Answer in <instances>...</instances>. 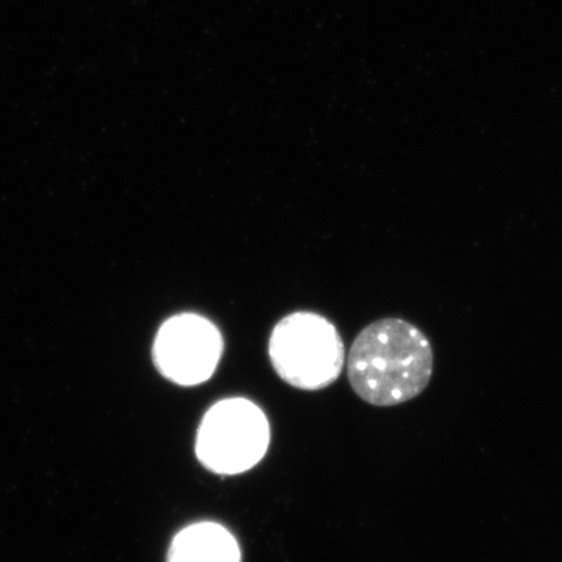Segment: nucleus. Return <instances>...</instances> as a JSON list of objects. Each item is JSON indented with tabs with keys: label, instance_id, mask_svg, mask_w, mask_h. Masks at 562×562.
<instances>
[{
	"label": "nucleus",
	"instance_id": "2",
	"mask_svg": "<svg viewBox=\"0 0 562 562\" xmlns=\"http://www.w3.org/2000/svg\"><path fill=\"white\" fill-rule=\"evenodd\" d=\"M269 360L284 383L302 391H319L341 375L346 347L330 321L317 313L297 312L273 327Z\"/></svg>",
	"mask_w": 562,
	"mask_h": 562
},
{
	"label": "nucleus",
	"instance_id": "4",
	"mask_svg": "<svg viewBox=\"0 0 562 562\" xmlns=\"http://www.w3.org/2000/svg\"><path fill=\"white\" fill-rule=\"evenodd\" d=\"M222 355L224 336L201 314H176L155 336V366L165 379L179 386H199L209 382Z\"/></svg>",
	"mask_w": 562,
	"mask_h": 562
},
{
	"label": "nucleus",
	"instance_id": "5",
	"mask_svg": "<svg viewBox=\"0 0 562 562\" xmlns=\"http://www.w3.org/2000/svg\"><path fill=\"white\" fill-rule=\"evenodd\" d=\"M168 562H241V550L227 528L194 524L173 538Z\"/></svg>",
	"mask_w": 562,
	"mask_h": 562
},
{
	"label": "nucleus",
	"instance_id": "3",
	"mask_svg": "<svg viewBox=\"0 0 562 562\" xmlns=\"http://www.w3.org/2000/svg\"><path fill=\"white\" fill-rule=\"evenodd\" d=\"M271 427L265 412L243 397L214 403L199 425L195 454L203 468L220 475H239L266 457Z\"/></svg>",
	"mask_w": 562,
	"mask_h": 562
},
{
	"label": "nucleus",
	"instance_id": "1",
	"mask_svg": "<svg viewBox=\"0 0 562 562\" xmlns=\"http://www.w3.org/2000/svg\"><path fill=\"white\" fill-rule=\"evenodd\" d=\"M432 368L427 336L398 317L368 325L351 344L347 360L351 390L362 402L383 408L419 397L431 382Z\"/></svg>",
	"mask_w": 562,
	"mask_h": 562
}]
</instances>
